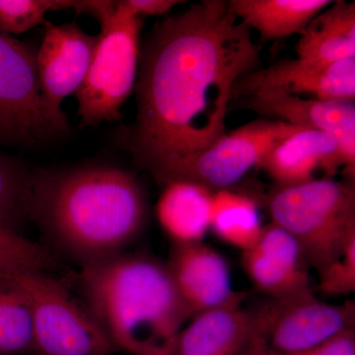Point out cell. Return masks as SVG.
Segmentation results:
<instances>
[{
  "label": "cell",
  "instance_id": "6da1fadb",
  "mask_svg": "<svg viewBox=\"0 0 355 355\" xmlns=\"http://www.w3.org/2000/svg\"><path fill=\"white\" fill-rule=\"evenodd\" d=\"M261 46L228 1L202 0L158 23L140 49L137 118L125 135L154 179L226 132L233 90L258 69Z\"/></svg>",
  "mask_w": 355,
  "mask_h": 355
},
{
  "label": "cell",
  "instance_id": "7a4b0ae2",
  "mask_svg": "<svg viewBox=\"0 0 355 355\" xmlns=\"http://www.w3.org/2000/svg\"><path fill=\"white\" fill-rule=\"evenodd\" d=\"M147 217L144 187L121 168L33 173L30 219L81 268L125 253L144 232Z\"/></svg>",
  "mask_w": 355,
  "mask_h": 355
},
{
  "label": "cell",
  "instance_id": "3957f363",
  "mask_svg": "<svg viewBox=\"0 0 355 355\" xmlns=\"http://www.w3.org/2000/svg\"><path fill=\"white\" fill-rule=\"evenodd\" d=\"M85 303L116 352L174 355L180 331L191 319L166 263L125 253L81 268Z\"/></svg>",
  "mask_w": 355,
  "mask_h": 355
},
{
  "label": "cell",
  "instance_id": "277c9868",
  "mask_svg": "<svg viewBox=\"0 0 355 355\" xmlns=\"http://www.w3.org/2000/svg\"><path fill=\"white\" fill-rule=\"evenodd\" d=\"M272 223L297 242L310 268L318 273L355 240V187L345 181L318 178L279 187L268 193Z\"/></svg>",
  "mask_w": 355,
  "mask_h": 355
},
{
  "label": "cell",
  "instance_id": "5b68a950",
  "mask_svg": "<svg viewBox=\"0 0 355 355\" xmlns=\"http://www.w3.org/2000/svg\"><path fill=\"white\" fill-rule=\"evenodd\" d=\"M31 303L34 355H112L116 352L92 313L48 272L0 270Z\"/></svg>",
  "mask_w": 355,
  "mask_h": 355
},
{
  "label": "cell",
  "instance_id": "8992f818",
  "mask_svg": "<svg viewBox=\"0 0 355 355\" xmlns=\"http://www.w3.org/2000/svg\"><path fill=\"white\" fill-rule=\"evenodd\" d=\"M100 26L87 76L76 94L83 127L120 121L139 74L142 18L116 1L114 13Z\"/></svg>",
  "mask_w": 355,
  "mask_h": 355
},
{
  "label": "cell",
  "instance_id": "52a82bcc",
  "mask_svg": "<svg viewBox=\"0 0 355 355\" xmlns=\"http://www.w3.org/2000/svg\"><path fill=\"white\" fill-rule=\"evenodd\" d=\"M37 50L0 32V144L41 147L64 139L69 125L44 107L36 65Z\"/></svg>",
  "mask_w": 355,
  "mask_h": 355
},
{
  "label": "cell",
  "instance_id": "ba28073f",
  "mask_svg": "<svg viewBox=\"0 0 355 355\" xmlns=\"http://www.w3.org/2000/svg\"><path fill=\"white\" fill-rule=\"evenodd\" d=\"M249 310V338L244 349L275 354L311 349L354 328L355 324L354 302L329 304L314 292L282 300L268 298Z\"/></svg>",
  "mask_w": 355,
  "mask_h": 355
},
{
  "label": "cell",
  "instance_id": "9c48e42d",
  "mask_svg": "<svg viewBox=\"0 0 355 355\" xmlns=\"http://www.w3.org/2000/svg\"><path fill=\"white\" fill-rule=\"evenodd\" d=\"M302 128L284 121L259 119L226 132L207 148L183 159L155 178L160 187L183 180L212 191L231 189L259 167L270 150Z\"/></svg>",
  "mask_w": 355,
  "mask_h": 355
},
{
  "label": "cell",
  "instance_id": "30bf717a",
  "mask_svg": "<svg viewBox=\"0 0 355 355\" xmlns=\"http://www.w3.org/2000/svg\"><path fill=\"white\" fill-rule=\"evenodd\" d=\"M36 53L37 74L44 107L62 125H69L62 110L65 98L76 94L87 76L98 42L76 22L55 25L46 21Z\"/></svg>",
  "mask_w": 355,
  "mask_h": 355
},
{
  "label": "cell",
  "instance_id": "8fae6325",
  "mask_svg": "<svg viewBox=\"0 0 355 355\" xmlns=\"http://www.w3.org/2000/svg\"><path fill=\"white\" fill-rule=\"evenodd\" d=\"M233 99L241 100L240 106L266 119L331 133L338 140L343 155L355 153L354 102L321 101L272 87L253 89L234 96Z\"/></svg>",
  "mask_w": 355,
  "mask_h": 355
},
{
  "label": "cell",
  "instance_id": "7c38bea8",
  "mask_svg": "<svg viewBox=\"0 0 355 355\" xmlns=\"http://www.w3.org/2000/svg\"><path fill=\"white\" fill-rule=\"evenodd\" d=\"M243 270L257 291L270 299L313 293L309 265L293 237L275 224L263 226L259 241L242 252Z\"/></svg>",
  "mask_w": 355,
  "mask_h": 355
},
{
  "label": "cell",
  "instance_id": "4fadbf2b",
  "mask_svg": "<svg viewBox=\"0 0 355 355\" xmlns=\"http://www.w3.org/2000/svg\"><path fill=\"white\" fill-rule=\"evenodd\" d=\"M259 87L277 88L291 95L321 101L354 102L355 58L331 64L299 58L280 60L240 78L235 84L233 97Z\"/></svg>",
  "mask_w": 355,
  "mask_h": 355
},
{
  "label": "cell",
  "instance_id": "5bb4252c",
  "mask_svg": "<svg viewBox=\"0 0 355 355\" xmlns=\"http://www.w3.org/2000/svg\"><path fill=\"white\" fill-rule=\"evenodd\" d=\"M165 263L191 318L246 294L233 289L227 261L203 241L172 244Z\"/></svg>",
  "mask_w": 355,
  "mask_h": 355
},
{
  "label": "cell",
  "instance_id": "9a60e30c",
  "mask_svg": "<svg viewBox=\"0 0 355 355\" xmlns=\"http://www.w3.org/2000/svg\"><path fill=\"white\" fill-rule=\"evenodd\" d=\"M259 167L275 186H292L318 179H333L343 169L338 140L331 133L300 128L277 144Z\"/></svg>",
  "mask_w": 355,
  "mask_h": 355
},
{
  "label": "cell",
  "instance_id": "2e32d148",
  "mask_svg": "<svg viewBox=\"0 0 355 355\" xmlns=\"http://www.w3.org/2000/svg\"><path fill=\"white\" fill-rule=\"evenodd\" d=\"M245 298L246 294L191 318L178 336L174 355H240L250 331Z\"/></svg>",
  "mask_w": 355,
  "mask_h": 355
},
{
  "label": "cell",
  "instance_id": "e0dca14e",
  "mask_svg": "<svg viewBox=\"0 0 355 355\" xmlns=\"http://www.w3.org/2000/svg\"><path fill=\"white\" fill-rule=\"evenodd\" d=\"M214 193L202 184L183 180L162 187L156 216L172 244L203 241L210 230Z\"/></svg>",
  "mask_w": 355,
  "mask_h": 355
},
{
  "label": "cell",
  "instance_id": "ac0fdd59",
  "mask_svg": "<svg viewBox=\"0 0 355 355\" xmlns=\"http://www.w3.org/2000/svg\"><path fill=\"white\" fill-rule=\"evenodd\" d=\"M297 58L331 64L355 58V4L333 1L310 21L300 35Z\"/></svg>",
  "mask_w": 355,
  "mask_h": 355
},
{
  "label": "cell",
  "instance_id": "d6986e66",
  "mask_svg": "<svg viewBox=\"0 0 355 355\" xmlns=\"http://www.w3.org/2000/svg\"><path fill=\"white\" fill-rule=\"evenodd\" d=\"M330 0H229L236 17L266 42L301 35L313 18L330 6Z\"/></svg>",
  "mask_w": 355,
  "mask_h": 355
},
{
  "label": "cell",
  "instance_id": "ffe728a7",
  "mask_svg": "<svg viewBox=\"0 0 355 355\" xmlns=\"http://www.w3.org/2000/svg\"><path fill=\"white\" fill-rule=\"evenodd\" d=\"M263 226L254 198L232 189L214 191L210 231L220 241L246 251L259 241Z\"/></svg>",
  "mask_w": 355,
  "mask_h": 355
},
{
  "label": "cell",
  "instance_id": "44dd1931",
  "mask_svg": "<svg viewBox=\"0 0 355 355\" xmlns=\"http://www.w3.org/2000/svg\"><path fill=\"white\" fill-rule=\"evenodd\" d=\"M34 354L31 303L12 279L0 275V355Z\"/></svg>",
  "mask_w": 355,
  "mask_h": 355
},
{
  "label": "cell",
  "instance_id": "7402d4cb",
  "mask_svg": "<svg viewBox=\"0 0 355 355\" xmlns=\"http://www.w3.org/2000/svg\"><path fill=\"white\" fill-rule=\"evenodd\" d=\"M32 179L24 164L0 154V222L13 230L30 219Z\"/></svg>",
  "mask_w": 355,
  "mask_h": 355
},
{
  "label": "cell",
  "instance_id": "603a6c76",
  "mask_svg": "<svg viewBox=\"0 0 355 355\" xmlns=\"http://www.w3.org/2000/svg\"><path fill=\"white\" fill-rule=\"evenodd\" d=\"M57 254L0 222V270L50 272L58 266Z\"/></svg>",
  "mask_w": 355,
  "mask_h": 355
},
{
  "label": "cell",
  "instance_id": "cb8c5ba5",
  "mask_svg": "<svg viewBox=\"0 0 355 355\" xmlns=\"http://www.w3.org/2000/svg\"><path fill=\"white\" fill-rule=\"evenodd\" d=\"M72 0H0V32L21 35L46 23L49 11L73 9Z\"/></svg>",
  "mask_w": 355,
  "mask_h": 355
},
{
  "label": "cell",
  "instance_id": "d4e9b609",
  "mask_svg": "<svg viewBox=\"0 0 355 355\" xmlns=\"http://www.w3.org/2000/svg\"><path fill=\"white\" fill-rule=\"evenodd\" d=\"M319 288L327 295H349L355 291V240L319 273Z\"/></svg>",
  "mask_w": 355,
  "mask_h": 355
},
{
  "label": "cell",
  "instance_id": "484cf974",
  "mask_svg": "<svg viewBox=\"0 0 355 355\" xmlns=\"http://www.w3.org/2000/svg\"><path fill=\"white\" fill-rule=\"evenodd\" d=\"M240 355H355V329H347L321 345L301 352L275 354L263 350L244 349Z\"/></svg>",
  "mask_w": 355,
  "mask_h": 355
},
{
  "label": "cell",
  "instance_id": "4316f807",
  "mask_svg": "<svg viewBox=\"0 0 355 355\" xmlns=\"http://www.w3.org/2000/svg\"><path fill=\"white\" fill-rule=\"evenodd\" d=\"M121 2L130 13L140 18L164 15L178 4L182 3L177 0H121Z\"/></svg>",
  "mask_w": 355,
  "mask_h": 355
}]
</instances>
